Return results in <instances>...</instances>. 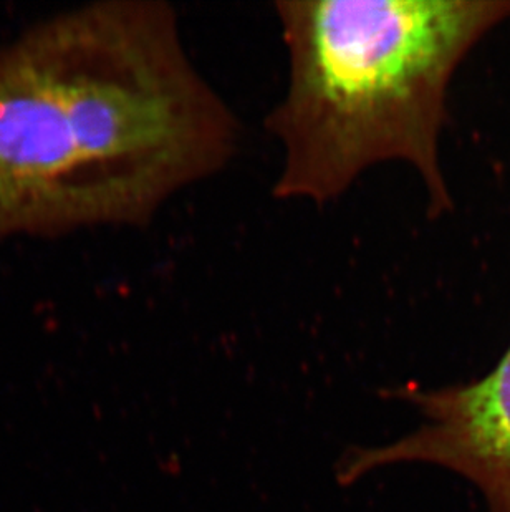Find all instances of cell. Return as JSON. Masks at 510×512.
<instances>
[{"instance_id": "obj_1", "label": "cell", "mask_w": 510, "mask_h": 512, "mask_svg": "<svg viewBox=\"0 0 510 512\" xmlns=\"http://www.w3.org/2000/svg\"><path fill=\"white\" fill-rule=\"evenodd\" d=\"M289 58L265 118L282 150L274 196L323 208L383 163H406L429 213L451 208L439 165L446 95L472 45L510 17L509 0H279Z\"/></svg>"}, {"instance_id": "obj_2", "label": "cell", "mask_w": 510, "mask_h": 512, "mask_svg": "<svg viewBox=\"0 0 510 512\" xmlns=\"http://www.w3.org/2000/svg\"><path fill=\"white\" fill-rule=\"evenodd\" d=\"M426 416L418 430L391 445L350 448L335 478L350 486L373 469L428 463L471 481L487 512H510V347L497 367L477 382L398 393Z\"/></svg>"}]
</instances>
